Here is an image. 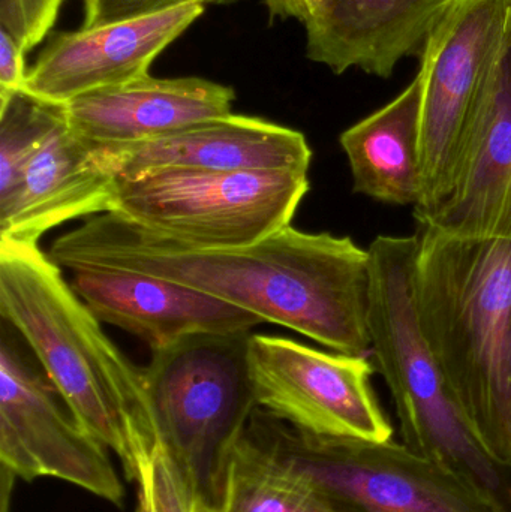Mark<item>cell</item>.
Wrapping results in <instances>:
<instances>
[{"mask_svg": "<svg viewBox=\"0 0 511 512\" xmlns=\"http://www.w3.org/2000/svg\"><path fill=\"white\" fill-rule=\"evenodd\" d=\"M48 256L69 271L161 277L242 307L348 355L371 352V256L350 237L293 225L245 248L198 249L119 213L92 216L54 240Z\"/></svg>", "mask_w": 511, "mask_h": 512, "instance_id": "6da1fadb", "label": "cell"}, {"mask_svg": "<svg viewBox=\"0 0 511 512\" xmlns=\"http://www.w3.org/2000/svg\"><path fill=\"white\" fill-rule=\"evenodd\" d=\"M0 316L20 334L78 423L137 483L159 445L144 369L111 342L38 245L0 239Z\"/></svg>", "mask_w": 511, "mask_h": 512, "instance_id": "7a4b0ae2", "label": "cell"}, {"mask_svg": "<svg viewBox=\"0 0 511 512\" xmlns=\"http://www.w3.org/2000/svg\"><path fill=\"white\" fill-rule=\"evenodd\" d=\"M413 295L417 321L477 439L497 429L511 327V240L419 224Z\"/></svg>", "mask_w": 511, "mask_h": 512, "instance_id": "3957f363", "label": "cell"}, {"mask_svg": "<svg viewBox=\"0 0 511 512\" xmlns=\"http://www.w3.org/2000/svg\"><path fill=\"white\" fill-rule=\"evenodd\" d=\"M368 251L371 352L392 394L402 444L511 512V469L477 439L420 330L413 295L416 234L378 236Z\"/></svg>", "mask_w": 511, "mask_h": 512, "instance_id": "277c9868", "label": "cell"}, {"mask_svg": "<svg viewBox=\"0 0 511 512\" xmlns=\"http://www.w3.org/2000/svg\"><path fill=\"white\" fill-rule=\"evenodd\" d=\"M251 336L192 334L152 351L144 369L159 447L192 498L212 508L225 456L257 408Z\"/></svg>", "mask_w": 511, "mask_h": 512, "instance_id": "5b68a950", "label": "cell"}, {"mask_svg": "<svg viewBox=\"0 0 511 512\" xmlns=\"http://www.w3.org/2000/svg\"><path fill=\"white\" fill-rule=\"evenodd\" d=\"M245 432L335 512H503L468 481L393 439L315 436L258 406Z\"/></svg>", "mask_w": 511, "mask_h": 512, "instance_id": "8992f818", "label": "cell"}, {"mask_svg": "<svg viewBox=\"0 0 511 512\" xmlns=\"http://www.w3.org/2000/svg\"><path fill=\"white\" fill-rule=\"evenodd\" d=\"M309 188L308 174L155 171L119 180L111 213L191 248H245L290 227Z\"/></svg>", "mask_w": 511, "mask_h": 512, "instance_id": "52a82bcc", "label": "cell"}, {"mask_svg": "<svg viewBox=\"0 0 511 512\" xmlns=\"http://www.w3.org/2000/svg\"><path fill=\"white\" fill-rule=\"evenodd\" d=\"M511 27V0H453L420 54V164L428 215L446 198L492 65Z\"/></svg>", "mask_w": 511, "mask_h": 512, "instance_id": "ba28073f", "label": "cell"}, {"mask_svg": "<svg viewBox=\"0 0 511 512\" xmlns=\"http://www.w3.org/2000/svg\"><path fill=\"white\" fill-rule=\"evenodd\" d=\"M2 321L0 336V462L26 481L57 478L114 505L125 489L107 447L69 411L41 364Z\"/></svg>", "mask_w": 511, "mask_h": 512, "instance_id": "9c48e42d", "label": "cell"}, {"mask_svg": "<svg viewBox=\"0 0 511 512\" xmlns=\"http://www.w3.org/2000/svg\"><path fill=\"white\" fill-rule=\"evenodd\" d=\"M249 364L258 408L315 436L393 439L366 355L330 354L293 339L252 334Z\"/></svg>", "mask_w": 511, "mask_h": 512, "instance_id": "30bf717a", "label": "cell"}, {"mask_svg": "<svg viewBox=\"0 0 511 512\" xmlns=\"http://www.w3.org/2000/svg\"><path fill=\"white\" fill-rule=\"evenodd\" d=\"M92 144L117 180L164 170L308 174L312 161L302 132L233 113L155 140Z\"/></svg>", "mask_w": 511, "mask_h": 512, "instance_id": "8fae6325", "label": "cell"}, {"mask_svg": "<svg viewBox=\"0 0 511 512\" xmlns=\"http://www.w3.org/2000/svg\"><path fill=\"white\" fill-rule=\"evenodd\" d=\"M204 11L206 6L191 3L149 17L59 33L27 71L24 90L65 105L87 93L144 77L156 57Z\"/></svg>", "mask_w": 511, "mask_h": 512, "instance_id": "7c38bea8", "label": "cell"}, {"mask_svg": "<svg viewBox=\"0 0 511 512\" xmlns=\"http://www.w3.org/2000/svg\"><path fill=\"white\" fill-rule=\"evenodd\" d=\"M417 224L511 240V27L474 111L446 198Z\"/></svg>", "mask_w": 511, "mask_h": 512, "instance_id": "4fadbf2b", "label": "cell"}, {"mask_svg": "<svg viewBox=\"0 0 511 512\" xmlns=\"http://www.w3.org/2000/svg\"><path fill=\"white\" fill-rule=\"evenodd\" d=\"M72 289L102 324L152 351L200 333H240L263 324L254 313L161 277L123 270L72 271Z\"/></svg>", "mask_w": 511, "mask_h": 512, "instance_id": "5bb4252c", "label": "cell"}, {"mask_svg": "<svg viewBox=\"0 0 511 512\" xmlns=\"http://www.w3.org/2000/svg\"><path fill=\"white\" fill-rule=\"evenodd\" d=\"M234 99L233 87L206 78L147 74L72 99L63 108L69 128L83 140L131 144L228 116Z\"/></svg>", "mask_w": 511, "mask_h": 512, "instance_id": "9a60e30c", "label": "cell"}, {"mask_svg": "<svg viewBox=\"0 0 511 512\" xmlns=\"http://www.w3.org/2000/svg\"><path fill=\"white\" fill-rule=\"evenodd\" d=\"M117 183L95 147L65 119L27 164L14 204L0 218V239L38 245L60 225L111 213Z\"/></svg>", "mask_w": 511, "mask_h": 512, "instance_id": "2e32d148", "label": "cell"}, {"mask_svg": "<svg viewBox=\"0 0 511 512\" xmlns=\"http://www.w3.org/2000/svg\"><path fill=\"white\" fill-rule=\"evenodd\" d=\"M453 0H333L306 32V56L335 74L359 68L389 78L401 60L419 56Z\"/></svg>", "mask_w": 511, "mask_h": 512, "instance_id": "e0dca14e", "label": "cell"}, {"mask_svg": "<svg viewBox=\"0 0 511 512\" xmlns=\"http://www.w3.org/2000/svg\"><path fill=\"white\" fill-rule=\"evenodd\" d=\"M422 75L392 102L342 132L353 191L395 206H420L423 200L420 132Z\"/></svg>", "mask_w": 511, "mask_h": 512, "instance_id": "ac0fdd59", "label": "cell"}, {"mask_svg": "<svg viewBox=\"0 0 511 512\" xmlns=\"http://www.w3.org/2000/svg\"><path fill=\"white\" fill-rule=\"evenodd\" d=\"M216 512H335L302 475L255 444L246 432L222 465Z\"/></svg>", "mask_w": 511, "mask_h": 512, "instance_id": "d6986e66", "label": "cell"}, {"mask_svg": "<svg viewBox=\"0 0 511 512\" xmlns=\"http://www.w3.org/2000/svg\"><path fill=\"white\" fill-rule=\"evenodd\" d=\"M65 119L63 105L27 90L0 96V218L11 210L30 159Z\"/></svg>", "mask_w": 511, "mask_h": 512, "instance_id": "ffe728a7", "label": "cell"}, {"mask_svg": "<svg viewBox=\"0 0 511 512\" xmlns=\"http://www.w3.org/2000/svg\"><path fill=\"white\" fill-rule=\"evenodd\" d=\"M65 0H0V27L14 36L24 53L51 32Z\"/></svg>", "mask_w": 511, "mask_h": 512, "instance_id": "44dd1931", "label": "cell"}, {"mask_svg": "<svg viewBox=\"0 0 511 512\" xmlns=\"http://www.w3.org/2000/svg\"><path fill=\"white\" fill-rule=\"evenodd\" d=\"M143 475L149 484L153 512H192L195 499L180 478L167 454L156 447L152 460L144 466ZM140 480V478H138Z\"/></svg>", "mask_w": 511, "mask_h": 512, "instance_id": "7402d4cb", "label": "cell"}, {"mask_svg": "<svg viewBox=\"0 0 511 512\" xmlns=\"http://www.w3.org/2000/svg\"><path fill=\"white\" fill-rule=\"evenodd\" d=\"M236 0H83V26L96 27L117 21L132 20V18L149 17L161 14L180 6L200 3H230Z\"/></svg>", "mask_w": 511, "mask_h": 512, "instance_id": "603a6c76", "label": "cell"}, {"mask_svg": "<svg viewBox=\"0 0 511 512\" xmlns=\"http://www.w3.org/2000/svg\"><path fill=\"white\" fill-rule=\"evenodd\" d=\"M488 453L495 462L511 469V327L506 355H504L503 376H501L497 429L489 444Z\"/></svg>", "mask_w": 511, "mask_h": 512, "instance_id": "cb8c5ba5", "label": "cell"}, {"mask_svg": "<svg viewBox=\"0 0 511 512\" xmlns=\"http://www.w3.org/2000/svg\"><path fill=\"white\" fill-rule=\"evenodd\" d=\"M24 57L26 53L15 41L14 36L0 27V96L26 87L27 71Z\"/></svg>", "mask_w": 511, "mask_h": 512, "instance_id": "d4e9b609", "label": "cell"}, {"mask_svg": "<svg viewBox=\"0 0 511 512\" xmlns=\"http://www.w3.org/2000/svg\"><path fill=\"white\" fill-rule=\"evenodd\" d=\"M270 18H294L305 26L306 32L315 29L329 14L333 0H263Z\"/></svg>", "mask_w": 511, "mask_h": 512, "instance_id": "484cf974", "label": "cell"}, {"mask_svg": "<svg viewBox=\"0 0 511 512\" xmlns=\"http://www.w3.org/2000/svg\"><path fill=\"white\" fill-rule=\"evenodd\" d=\"M137 510L135 512H153L152 499H150L149 484L146 478L141 475L140 480L137 481Z\"/></svg>", "mask_w": 511, "mask_h": 512, "instance_id": "4316f807", "label": "cell"}, {"mask_svg": "<svg viewBox=\"0 0 511 512\" xmlns=\"http://www.w3.org/2000/svg\"><path fill=\"white\" fill-rule=\"evenodd\" d=\"M192 512H216L209 505L203 504V502L195 501L194 502V510Z\"/></svg>", "mask_w": 511, "mask_h": 512, "instance_id": "83f0119b", "label": "cell"}]
</instances>
